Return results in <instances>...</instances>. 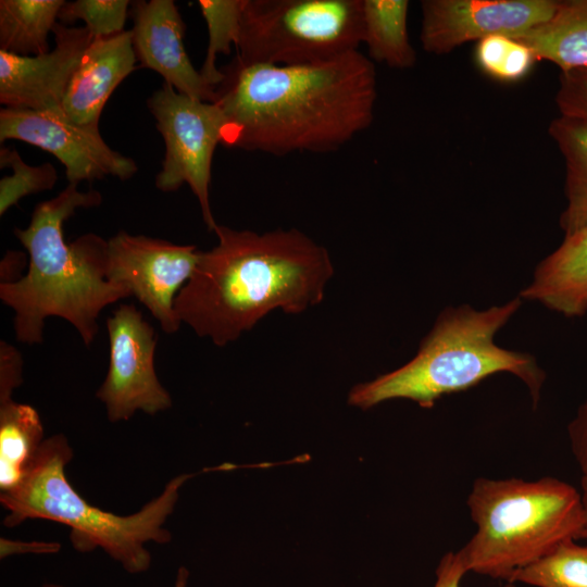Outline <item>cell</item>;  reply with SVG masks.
<instances>
[{
	"mask_svg": "<svg viewBox=\"0 0 587 587\" xmlns=\"http://www.w3.org/2000/svg\"><path fill=\"white\" fill-rule=\"evenodd\" d=\"M54 47L23 57L0 50V102L4 108L62 111V102L82 57L93 37L83 27L57 23Z\"/></svg>",
	"mask_w": 587,
	"mask_h": 587,
	"instance_id": "cell-13",
	"label": "cell"
},
{
	"mask_svg": "<svg viewBox=\"0 0 587 587\" xmlns=\"http://www.w3.org/2000/svg\"><path fill=\"white\" fill-rule=\"evenodd\" d=\"M580 497L584 512V525L579 538H587V477H580Z\"/></svg>",
	"mask_w": 587,
	"mask_h": 587,
	"instance_id": "cell-34",
	"label": "cell"
},
{
	"mask_svg": "<svg viewBox=\"0 0 587 587\" xmlns=\"http://www.w3.org/2000/svg\"><path fill=\"white\" fill-rule=\"evenodd\" d=\"M476 532L457 551L467 572L511 580L569 539H579V490L561 479L479 477L466 500Z\"/></svg>",
	"mask_w": 587,
	"mask_h": 587,
	"instance_id": "cell-6",
	"label": "cell"
},
{
	"mask_svg": "<svg viewBox=\"0 0 587 587\" xmlns=\"http://www.w3.org/2000/svg\"><path fill=\"white\" fill-rule=\"evenodd\" d=\"M133 47L140 65L153 70L183 95L205 102L216 99L189 60L184 47L185 24L173 0L136 1L132 4Z\"/></svg>",
	"mask_w": 587,
	"mask_h": 587,
	"instance_id": "cell-14",
	"label": "cell"
},
{
	"mask_svg": "<svg viewBox=\"0 0 587 587\" xmlns=\"http://www.w3.org/2000/svg\"><path fill=\"white\" fill-rule=\"evenodd\" d=\"M467 573L457 552L445 554L436 570L434 587H460L464 574ZM504 587H515L514 583H507Z\"/></svg>",
	"mask_w": 587,
	"mask_h": 587,
	"instance_id": "cell-31",
	"label": "cell"
},
{
	"mask_svg": "<svg viewBox=\"0 0 587 587\" xmlns=\"http://www.w3.org/2000/svg\"><path fill=\"white\" fill-rule=\"evenodd\" d=\"M555 103L560 115L587 122V67L561 72Z\"/></svg>",
	"mask_w": 587,
	"mask_h": 587,
	"instance_id": "cell-26",
	"label": "cell"
},
{
	"mask_svg": "<svg viewBox=\"0 0 587 587\" xmlns=\"http://www.w3.org/2000/svg\"><path fill=\"white\" fill-rule=\"evenodd\" d=\"M572 453L582 472L587 477V399L579 405L567 426Z\"/></svg>",
	"mask_w": 587,
	"mask_h": 587,
	"instance_id": "cell-29",
	"label": "cell"
},
{
	"mask_svg": "<svg viewBox=\"0 0 587 587\" xmlns=\"http://www.w3.org/2000/svg\"><path fill=\"white\" fill-rule=\"evenodd\" d=\"M566 72L587 67V0L560 1L548 22L514 38Z\"/></svg>",
	"mask_w": 587,
	"mask_h": 587,
	"instance_id": "cell-17",
	"label": "cell"
},
{
	"mask_svg": "<svg viewBox=\"0 0 587 587\" xmlns=\"http://www.w3.org/2000/svg\"><path fill=\"white\" fill-rule=\"evenodd\" d=\"M108 253L109 280L126 287L163 332H177L175 299L197 264V247L121 230L108 240Z\"/></svg>",
	"mask_w": 587,
	"mask_h": 587,
	"instance_id": "cell-10",
	"label": "cell"
},
{
	"mask_svg": "<svg viewBox=\"0 0 587 587\" xmlns=\"http://www.w3.org/2000/svg\"><path fill=\"white\" fill-rule=\"evenodd\" d=\"M214 103L224 146L274 155L339 149L373 122L376 72L359 50L304 65L246 64L221 70Z\"/></svg>",
	"mask_w": 587,
	"mask_h": 587,
	"instance_id": "cell-1",
	"label": "cell"
},
{
	"mask_svg": "<svg viewBox=\"0 0 587 587\" xmlns=\"http://www.w3.org/2000/svg\"><path fill=\"white\" fill-rule=\"evenodd\" d=\"M148 108L165 143V157L155 186L177 190L188 184L199 201L209 232L217 226L209 200L212 159L223 143L225 117L214 102L183 95L164 83L148 99Z\"/></svg>",
	"mask_w": 587,
	"mask_h": 587,
	"instance_id": "cell-8",
	"label": "cell"
},
{
	"mask_svg": "<svg viewBox=\"0 0 587 587\" xmlns=\"http://www.w3.org/2000/svg\"><path fill=\"white\" fill-rule=\"evenodd\" d=\"M189 573L187 569L179 567L174 587H187ZM41 587H63L59 584L46 583Z\"/></svg>",
	"mask_w": 587,
	"mask_h": 587,
	"instance_id": "cell-35",
	"label": "cell"
},
{
	"mask_svg": "<svg viewBox=\"0 0 587 587\" xmlns=\"http://www.w3.org/2000/svg\"><path fill=\"white\" fill-rule=\"evenodd\" d=\"M101 193L68 184L57 197L36 205L26 228L14 235L28 253L27 272L14 283H0V299L14 311L15 338L27 345L43 340L45 320L70 322L85 346L98 332L101 311L130 291L108 278V240L87 233L66 243L63 225L77 209L100 205Z\"/></svg>",
	"mask_w": 587,
	"mask_h": 587,
	"instance_id": "cell-3",
	"label": "cell"
},
{
	"mask_svg": "<svg viewBox=\"0 0 587 587\" xmlns=\"http://www.w3.org/2000/svg\"><path fill=\"white\" fill-rule=\"evenodd\" d=\"M508 583L535 587H587V546H580L574 539L565 540L517 571Z\"/></svg>",
	"mask_w": 587,
	"mask_h": 587,
	"instance_id": "cell-22",
	"label": "cell"
},
{
	"mask_svg": "<svg viewBox=\"0 0 587 587\" xmlns=\"http://www.w3.org/2000/svg\"><path fill=\"white\" fill-rule=\"evenodd\" d=\"M60 548L59 544L50 542H13L8 539H1V558H7L13 553L33 552V553H53Z\"/></svg>",
	"mask_w": 587,
	"mask_h": 587,
	"instance_id": "cell-33",
	"label": "cell"
},
{
	"mask_svg": "<svg viewBox=\"0 0 587 587\" xmlns=\"http://www.w3.org/2000/svg\"><path fill=\"white\" fill-rule=\"evenodd\" d=\"M16 139L53 154L65 167L68 184L92 182L107 176L132 178L138 166L103 140L99 127L79 125L63 111L3 108L0 111V141Z\"/></svg>",
	"mask_w": 587,
	"mask_h": 587,
	"instance_id": "cell-11",
	"label": "cell"
},
{
	"mask_svg": "<svg viewBox=\"0 0 587 587\" xmlns=\"http://www.w3.org/2000/svg\"><path fill=\"white\" fill-rule=\"evenodd\" d=\"M198 5L209 33L200 73L209 85L216 88L223 79V73L216 67V57L220 53L229 54L232 46L237 45L243 0H200Z\"/></svg>",
	"mask_w": 587,
	"mask_h": 587,
	"instance_id": "cell-23",
	"label": "cell"
},
{
	"mask_svg": "<svg viewBox=\"0 0 587 587\" xmlns=\"http://www.w3.org/2000/svg\"><path fill=\"white\" fill-rule=\"evenodd\" d=\"M27 255L17 250H8L0 263L1 283H14L23 277L22 271L26 264Z\"/></svg>",
	"mask_w": 587,
	"mask_h": 587,
	"instance_id": "cell-32",
	"label": "cell"
},
{
	"mask_svg": "<svg viewBox=\"0 0 587 587\" xmlns=\"http://www.w3.org/2000/svg\"><path fill=\"white\" fill-rule=\"evenodd\" d=\"M0 165L13 170L12 175L0 179V215L26 196L52 189L58 180L57 170L51 163L28 165L14 148H1Z\"/></svg>",
	"mask_w": 587,
	"mask_h": 587,
	"instance_id": "cell-24",
	"label": "cell"
},
{
	"mask_svg": "<svg viewBox=\"0 0 587 587\" xmlns=\"http://www.w3.org/2000/svg\"><path fill=\"white\" fill-rule=\"evenodd\" d=\"M72 458L73 450L63 434L45 439L22 482L0 495V502L9 512L3 524L13 527L28 519L64 524L71 529L70 539L76 550L101 548L127 573L146 572L151 554L145 545L171 540L164 524L174 510L179 489L191 475L174 477L140 511L121 516L92 505L73 488L65 475Z\"/></svg>",
	"mask_w": 587,
	"mask_h": 587,
	"instance_id": "cell-5",
	"label": "cell"
},
{
	"mask_svg": "<svg viewBox=\"0 0 587 587\" xmlns=\"http://www.w3.org/2000/svg\"><path fill=\"white\" fill-rule=\"evenodd\" d=\"M559 5L554 0H425L420 40L426 52L440 55L489 36L514 39L552 18Z\"/></svg>",
	"mask_w": 587,
	"mask_h": 587,
	"instance_id": "cell-12",
	"label": "cell"
},
{
	"mask_svg": "<svg viewBox=\"0 0 587 587\" xmlns=\"http://www.w3.org/2000/svg\"><path fill=\"white\" fill-rule=\"evenodd\" d=\"M110 360L97 390L111 422L129 420L135 412L154 415L172 407L154 369L157 335L133 304H121L107 320Z\"/></svg>",
	"mask_w": 587,
	"mask_h": 587,
	"instance_id": "cell-9",
	"label": "cell"
},
{
	"mask_svg": "<svg viewBox=\"0 0 587 587\" xmlns=\"http://www.w3.org/2000/svg\"><path fill=\"white\" fill-rule=\"evenodd\" d=\"M408 0H362V42L370 58L394 68H409L416 53L408 35Z\"/></svg>",
	"mask_w": 587,
	"mask_h": 587,
	"instance_id": "cell-18",
	"label": "cell"
},
{
	"mask_svg": "<svg viewBox=\"0 0 587 587\" xmlns=\"http://www.w3.org/2000/svg\"><path fill=\"white\" fill-rule=\"evenodd\" d=\"M548 133L565 165L566 207L560 217L564 235L587 225V122L560 115Z\"/></svg>",
	"mask_w": 587,
	"mask_h": 587,
	"instance_id": "cell-20",
	"label": "cell"
},
{
	"mask_svg": "<svg viewBox=\"0 0 587 587\" xmlns=\"http://www.w3.org/2000/svg\"><path fill=\"white\" fill-rule=\"evenodd\" d=\"M128 0H76L66 2L60 10L59 23L82 20L93 38L108 37L124 32Z\"/></svg>",
	"mask_w": 587,
	"mask_h": 587,
	"instance_id": "cell-25",
	"label": "cell"
},
{
	"mask_svg": "<svg viewBox=\"0 0 587 587\" xmlns=\"http://www.w3.org/2000/svg\"><path fill=\"white\" fill-rule=\"evenodd\" d=\"M535 60V54L527 46L513 39L498 79L511 82L522 78Z\"/></svg>",
	"mask_w": 587,
	"mask_h": 587,
	"instance_id": "cell-30",
	"label": "cell"
},
{
	"mask_svg": "<svg viewBox=\"0 0 587 587\" xmlns=\"http://www.w3.org/2000/svg\"><path fill=\"white\" fill-rule=\"evenodd\" d=\"M362 0H243L236 58L304 65L358 50Z\"/></svg>",
	"mask_w": 587,
	"mask_h": 587,
	"instance_id": "cell-7",
	"label": "cell"
},
{
	"mask_svg": "<svg viewBox=\"0 0 587 587\" xmlns=\"http://www.w3.org/2000/svg\"><path fill=\"white\" fill-rule=\"evenodd\" d=\"M64 0H1L0 50L33 57L50 51L53 30Z\"/></svg>",
	"mask_w": 587,
	"mask_h": 587,
	"instance_id": "cell-21",
	"label": "cell"
},
{
	"mask_svg": "<svg viewBox=\"0 0 587 587\" xmlns=\"http://www.w3.org/2000/svg\"><path fill=\"white\" fill-rule=\"evenodd\" d=\"M38 412L13 399L0 402V489L7 492L24 478L43 442Z\"/></svg>",
	"mask_w": 587,
	"mask_h": 587,
	"instance_id": "cell-19",
	"label": "cell"
},
{
	"mask_svg": "<svg viewBox=\"0 0 587 587\" xmlns=\"http://www.w3.org/2000/svg\"><path fill=\"white\" fill-rule=\"evenodd\" d=\"M132 30L93 38L66 89L62 111L74 123L99 127L115 88L136 70Z\"/></svg>",
	"mask_w": 587,
	"mask_h": 587,
	"instance_id": "cell-15",
	"label": "cell"
},
{
	"mask_svg": "<svg viewBox=\"0 0 587 587\" xmlns=\"http://www.w3.org/2000/svg\"><path fill=\"white\" fill-rule=\"evenodd\" d=\"M23 383V358L11 344L0 342V402L12 400V394Z\"/></svg>",
	"mask_w": 587,
	"mask_h": 587,
	"instance_id": "cell-27",
	"label": "cell"
},
{
	"mask_svg": "<svg viewBox=\"0 0 587 587\" xmlns=\"http://www.w3.org/2000/svg\"><path fill=\"white\" fill-rule=\"evenodd\" d=\"M521 305L522 299L516 297L483 310L469 304L442 310L412 360L357 385L348 402L366 410L387 400L409 399L428 409L442 396L470 389L494 374L507 372L526 385L536 408L545 372L532 354L495 342L496 334Z\"/></svg>",
	"mask_w": 587,
	"mask_h": 587,
	"instance_id": "cell-4",
	"label": "cell"
},
{
	"mask_svg": "<svg viewBox=\"0 0 587 587\" xmlns=\"http://www.w3.org/2000/svg\"><path fill=\"white\" fill-rule=\"evenodd\" d=\"M218 243L199 250L175 312L199 337L224 347L274 310L297 314L319 304L334 274L326 248L304 233L262 234L218 225Z\"/></svg>",
	"mask_w": 587,
	"mask_h": 587,
	"instance_id": "cell-2",
	"label": "cell"
},
{
	"mask_svg": "<svg viewBox=\"0 0 587 587\" xmlns=\"http://www.w3.org/2000/svg\"><path fill=\"white\" fill-rule=\"evenodd\" d=\"M519 297L566 317L587 313V225L564 235L562 243L537 265Z\"/></svg>",
	"mask_w": 587,
	"mask_h": 587,
	"instance_id": "cell-16",
	"label": "cell"
},
{
	"mask_svg": "<svg viewBox=\"0 0 587 587\" xmlns=\"http://www.w3.org/2000/svg\"><path fill=\"white\" fill-rule=\"evenodd\" d=\"M513 42L512 38L495 35L477 42L476 61L487 74L499 78L505 55Z\"/></svg>",
	"mask_w": 587,
	"mask_h": 587,
	"instance_id": "cell-28",
	"label": "cell"
}]
</instances>
